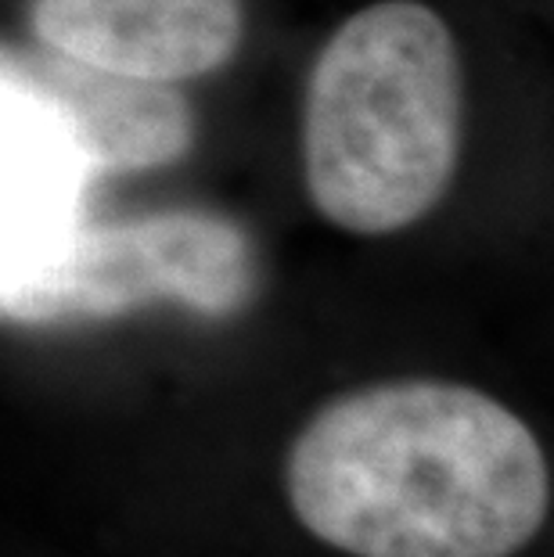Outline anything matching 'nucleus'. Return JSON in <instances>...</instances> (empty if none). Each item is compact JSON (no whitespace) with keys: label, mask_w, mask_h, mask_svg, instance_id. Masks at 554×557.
<instances>
[{"label":"nucleus","mask_w":554,"mask_h":557,"mask_svg":"<svg viewBox=\"0 0 554 557\" xmlns=\"http://www.w3.org/2000/svg\"><path fill=\"white\" fill-rule=\"evenodd\" d=\"M285 496L346 557H515L551 515V465L537 432L482 388L396 377L303 424Z\"/></svg>","instance_id":"f257e3e1"},{"label":"nucleus","mask_w":554,"mask_h":557,"mask_svg":"<svg viewBox=\"0 0 554 557\" xmlns=\"http://www.w3.org/2000/svg\"><path fill=\"white\" fill-rule=\"evenodd\" d=\"M465 140V62L421 0L360 8L317 51L303 98V184L357 238L415 227L451 191Z\"/></svg>","instance_id":"f03ea898"},{"label":"nucleus","mask_w":554,"mask_h":557,"mask_svg":"<svg viewBox=\"0 0 554 557\" xmlns=\"http://www.w3.org/2000/svg\"><path fill=\"white\" fill-rule=\"evenodd\" d=\"M259 292L249 231L209 209H159L76 231L0 292V313L94 320L176 302L202 317L242 313Z\"/></svg>","instance_id":"7ed1b4c3"},{"label":"nucleus","mask_w":554,"mask_h":557,"mask_svg":"<svg viewBox=\"0 0 554 557\" xmlns=\"http://www.w3.org/2000/svg\"><path fill=\"white\" fill-rule=\"evenodd\" d=\"M33 33L98 76L184 83L238 54L245 0H33Z\"/></svg>","instance_id":"20e7f679"}]
</instances>
